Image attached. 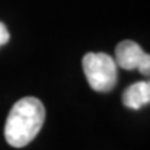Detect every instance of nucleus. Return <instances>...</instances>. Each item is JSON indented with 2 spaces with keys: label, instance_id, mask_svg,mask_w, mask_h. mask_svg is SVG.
<instances>
[{
  "label": "nucleus",
  "instance_id": "nucleus-1",
  "mask_svg": "<svg viewBox=\"0 0 150 150\" xmlns=\"http://www.w3.org/2000/svg\"><path fill=\"white\" fill-rule=\"evenodd\" d=\"M46 110L38 98L26 97L18 100L8 113L5 124V139L12 147H25L38 135L43 127Z\"/></svg>",
  "mask_w": 150,
  "mask_h": 150
},
{
  "label": "nucleus",
  "instance_id": "nucleus-2",
  "mask_svg": "<svg viewBox=\"0 0 150 150\" xmlns=\"http://www.w3.org/2000/svg\"><path fill=\"white\" fill-rule=\"evenodd\" d=\"M83 71L87 83L97 92H110L118 80V66L104 52H89L83 57Z\"/></svg>",
  "mask_w": 150,
  "mask_h": 150
},
{
  "label": "nucleus",
  "instance_id": "nucleus-3",
  "mask_svg": "<svg viewBox=\"0 0 150 150\" xmlns=\"http://www.w3.org/2000/svg\"><path fill=\"white\" fill-rule=\"evenodd\" d=\"M144 55L146 52L141 49V46L132 40L120 42L118 46L115 47V63L126 71L138 69Z\"/></svg>",
  "mask_w": 150,
  "mask_h": 150
},
{
  "label": "nucleus",
  "instance_id": "nucleus-4",
  "mask_svg": "<svg viewBox=\"0 0 150 150\" xmlns=\"http://www.w3.org/2000/svg\"><path fill=\"white\" fill-rule=\"evenodd\" d=\"M150 101V84L149 81H138L129 86L122 93V103L129 109H141Z\"/></svg>",
  "mask_w": 150,
  "mask_h": 150
},
{
  "label": "nucleus",
  "instance_id": "nucleus-5",
  "mask_svg": "<svg viewBox=\"0 0 150 150\" xmlns=\"http://www.w3.org/2000/svg\"><path fill=\"white\" fill-rule=\"evenodd\" d=\"M9 42V31L6 28V25L0 22V47Z\"/></svg>",
  "mask_w": 150,
  "mask_h": 150
},
{
  "label": "nucleus",
  "instance_id": "nucleus-6",
  "mask_svg": "<svg viewBox=\"0 0 150 150\" xmlns=\"http://www.w3.org/2000/svg\"><path fill=\"white\" fill-rule=\"evenodd\" d=\"M138 69H139V72L142 74V75H149V72H150V57H149V54H146L144 55V58H142V61H141V64L138 66Z\"/></svg>",
  "mask_w": 150,
  "mask_h": 150
}]
</instances>
